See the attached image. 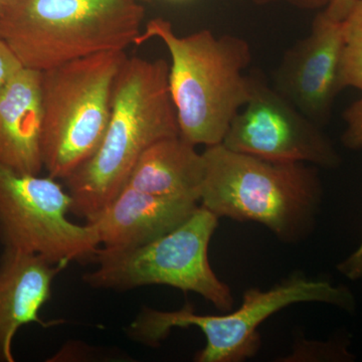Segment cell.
I'll use <instances>...</instances> for the list:
<instances>
[{
	"mask_svg": "<svg viewBox=\"0 0 362 362\" xmlns=\"http://www.w3.org/2000/svg\"><path fill=\"white\" fill-rule=\"evenodd\" d=\"M163 59L138 57L124 62L112 95L110 118L101 144L65 181L71 213L87 223L108 206L127 185L136 162L149 146L180 135Z\"/></svg>",
	"mask_w": 362,
	"mask_h": 362,
	"instance_id": "6da1fadb",
	"label": "cell"
},
{
	"mask_svg": "<svg viewBox=\"0 0 362 362\" xmlns=\"http://www.w3.org/2000/svg\"><path fill=\"white\" fill-rule=\"evenodd\" d=\"M160 40L171 58L168 86L181 138L194 146L221 144L251 98V45L237 35L202 30L180 37L170 21L152 18L136 44Z\"/></svg>",
	"mask_w": 362,
	"mask_h": 362,
	"instance_id": "7a4b0ae2",
	"label": "cell"
},
{
	"mask_svg": "<svg viewBox=\"0 0 362 362\" xmlns=\"http://www.w3.org/2000/svg\"><path fill=\"white\" fill-rule=\"evenodd\" d=\"M202 156L199 202L218 218L261 223L286 244L313 233L323 199L315 168L240 153L221 143L206 147Z\"/></svg>",
	"mask_w": 362,
	"mask_h": 362,
	"instance_id": "3957f363",
	"label": "cell"
},
{
	"mask_svg": "<svg viewBox=\"0 0 362 362\" xmlns=\"http://www.w3.org/2000/svg\"><path fill=\"white\" fill-rule=\"evenodd\" d=\"M138 0H6L0 39L25 68L45 71L93 54L125 51L141 33Z\"/></svg>",
	"mask_w": 362,
	"mask_h": 362,
	"instance_id": "277c9868",
	"label": "cell"
},
{
	"mask_svg": "<svg viewBox=\"0 0 362 362\" xmlns=\"http://www.w3.org/2000/svg\"><path fill=\"white\" fill-rule=\"evenodd\" d=\"M312 302L347 312L356 308V298L345 286L295 273L266 291L250 288L244 293L240 308L225 315L197 314L190 304L176 311L144 307L128 326L127 335L136 342L157 346L175 328L194 326L204 333L206 342L195 361L240 362L258 354V329L269 317L290 305Z\"/></svg>",
	"mask_w": 362,
	"mask_h": 362,
	"instance_id": "5b68a950",
	"label": "cell"
},
{
	"mask_svg": "<svg viewBox=\"0 0 362 362\" xmlns=\"http://www.w3.org/2000/svg\"><path fill=\"white\" fill-rule=\"evenodd\" d=\"M125 51L93 54L42 71V162L66 180L101 144Z\"/></svg>",
	"mask_w": 362,
	"mask_h": 362,
	"instance_id": "8992f818",
	"label": "cell"
},
{
	"mask_svg": "<svg viewBox=\"0 0 362 362\" xmlns=\"http://www.w3.org/2000/svg\"><path fill=\"white\" fill-rule=\"evenodd\" d=\"M218 226V216L199 206L175 230L148 244L124 251L100 247L93 259L96 270L83 279L90 287L116 291L168 286L194 292L218 310H232V291L214 274L209 259V243Z\"/></svg>",
	"mask_w": 362,
	"mask_h": 362,
	"instance_id": "52a82bcc",
	"label": "cell"
},
{
	"mask_svg": "<svg viewBox=\"0 0 362 362\" xmlns=\"http://www.w3.org/2000/svg\"><path fill=\"white\" fill-rule=\"evenodd\" d=\"M68 190L47 177L20 173L0 163V243L4 250L37 255L54 264L94 259L96 228L69 220Z\"/></svg>",
	"mask_w": 362,
	"mask_h": 362,
	"instance_id": "ba28073f",
	"label": "cell"
},
{
	"mask_svg": "<svg viewBox=\"0 0 362 362\" xmlns=\"http://www.w3.org/2000/svg\"><path fill=\"white\" fill-rule=\"evenodd\" d=\"M250 75L251 98L233 119L221 144L268 160L339 168L341 157L322 128L279 94L261 71Z\"/></svg>",
	"mask_w": 362,
	"mask_h": 362,
	"instance_id": "9c48e42d",
	"label": "cell"
},
{
	"mask_svg": "<svg viewBox=\"0 0 362 362\" xmlns=\"http://www.w3.org/2000/svg\"><path fill=\"white\" fill-rule=\"evenodd\" d=\"M341 18L327 9L317 14L309 35L285 52L273 73L274 89L322 128L341 92Z\"/></svg>",
	"mask_w": 362,
	"mask_h": 362,
	"instance_id": "30bf717a",
	"label": "cell"
},
{
	"mask_svg": "<svg viewBox=\"0 0 362 362\" xmlns=\"http://www.w3.org/2000/svg\"><path fill=\"white\" fill-rule=\"evenodd\" d=\"M199 201L161 197L125 187L97 218L94 226L100 247L124 251L158 239L189 218Z\"/></svg>",
	"mask_w": 362,
	"mask_h": 362,
	"instance_id": "8fae6325",
	"label": "cell"
},
{
	"mask_svg": "<svg viewBox=\"0 0 362 362\" xmlns=\"http://www.w3.org/2000/svg\"><path fill=\"white\" fill-rule=\"evenodd\" d=\"M68 264L37 255L4 250L0 257V362H14L13 343L30 323L49 327L40 316L51 300L52 282Z\"/></svg>",
	"mask_w": 362,
	"mask_h": 362,
	"instance_id": "7c38bea8",
	"label": "cell"
},
{
	"mask_svg": "<svg viewBox=\"0 0 362 362\" xmlns=\"http://www.w3.org/2000/svg\"><path fill=\"white\" fill-rule=\"evenodd\" d=\"M42 129V71L23 68L0 93V163L39 175Z\"/></svg>",
	"mask_w": 362,
	"mask_h": 362,
	"instance_id": "4fadbf2b",
	"label": "cell"
},
{
	"mask_svg": "<svg viewBox=\"0 0 362 362\" xmlns=\"http://www.w3.org/2000/svg\"><path fill=\"white\" fill-rule=\"evenodd\" d=\"M181 138H164L143 152L126 187L161 197L199 201L206 175L202 153Z\"/></svg>",
	"mask_w": 362,
	"mask_h": 362,
	"instance_id": "5bb4252c",
	"label": "cell"
},
{
	"mask_svg": "<svg viewBox=\"0 0 362 362\" xmlns=\"http://www.w3.org/2000/svg\"><path fill=\"white\" fill-rule=\"evenodd\" d=\"M343 47L339 80L341 89L362 92V0H354L341 18Z\"/></svg>",
	"mask_w": 362,
	"mask_h": 362,
	"instance_id": "9a60e30c",
	"label": "cell"
},
{
	"mask_svg": "<svg viewBox=\"0 0 362 362\" xmlns=\"http://www.w3.org/2000/svg\"><path fill=\"white\" fill-rule=\"evenodd\" d=\"M346 128L343 132L341 141L350 150L362 149V97L343 113Z\"/></svg>",
	"mask_w": 362,
	"mask_h": 362,
	"instance_id": "2e32d148",
	"label": "cell"
},
{
	"mask_svg": "<svg viewBox=\"0 0 362 362\" xmlns=\"http://www.w3.org/2000/svg\"><path fill=\"white\" fill-rule=\"evenodd\" d=\"M23 68L25 66L16 52L0 39V93Z\"/></svg>",
	"mask_w": 362,
	"mask_h": 362,
	"instance_id": "e0dca14e",
	"label": "cell"
},
{
	"mask_svg": "<svg viewBox=\"0 0 362 362\" xmlns=\"http://www.w3.org/2000/svg\"><path fill=\"white\" fill-rule=\"evenodd\" d=\"M337 271L350 281L362 280V237L358 247L337 266Z\"/></svg>",
	"mask_w": 362,
	"mask_h": 362,
	"instance_id": "ac0fdd59",
	"label": "cell"
},
{
	"mask_svg": "<svg viewBox=\"0 0 362 362\" xmlns=\"http://www.w3.org/2000/svg\"><path fill=\"white\" fill-rule=\"evenodd\" d=\"M256 4H286L304 9V11H315L319 8H326L334 0H250Z\"/></svg>",
	"mask_w": 362,
	"mask_h": 362,
	"instance_id": "d6986e66",
	"label": "cell"
},
{
	"mask_svg": "<svg viewBox=\"0 0 362 362\" xmlns=\"http://www.w3.org/2000/svg\"><path fill=\"white\" fill-rule=\"evenodd\" d=\"M352 1L354 0H334L332 4L326 7V9L338 18H342Z\"/></svg>",
	"mask_w": 362,
	"mask_h": 362,
	"instance_id": "ffe728a7",
	"label": "cell"
},
{
	"mask_svg": "<svg viewBox=\"0 0 362 362\" xmlns=\"http://www.w3.org/2000/svg\"><path fill=\"white\" fill-rule=\"evenodd\" d=\"M6 0H0V6H1L2 4H4V2H6Z\"/></svg>",
	"mask_w": 362,
	"mask_h": 362,
	"instance_id": "44dd1931",
	"label": "cell"
},
{
	"mask_svg": "<svg viewBox=\"0 0 362 362\" xmlns=\"http://www.w3.org/2000/svg\"><path fill=\"white\" fill-rule=\"evenodd\" d=\"M141 1H145V2H151L152 0H141Z\"/></svg>",
	"mask_w": 362,
	"mask_h": 362,
	"instance_id": "7402d4cb",
	"label": "cell"
}]
</instances>
